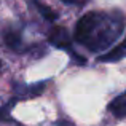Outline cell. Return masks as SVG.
I'll list each match as a JSON object with an SVG mask.
<instances>
[{
    "instance_id": "obj_1",
    "label": "cell",
    "mask_w": 126,
    "mask_h": 126,
    "mask_svg": "<svg viewBox=\"0 0 126 126\" xmlns=\"http://www.w3.org/2000/svg\"><path fill=\"white\" fill-rule=\"evenodd\" d=\"M125 29V16L121 13L89 11L78 19L74 37L89 51H104L121 35Z\"/></svg>"
},
{
    "instance_id": "obj_2",
    "label": "cell",
    "mask_w": 126,
    "mask_h": 126,
    "mask_svg": "<svg viewBox=\"0 0 126 126\" xmlns=\"http://www.w3.org/2000/svg\"><path fill=\"white\" fill-rule=\"evenodd\" d=\"M49 43L56 48L72 53V37L64 27H54L49 34Z\"/></svg>"
},
{
    "instance_id": "obj_3",
    "label": "cell",
    "mask_w": 126,
    "mask_h": 126,
    "mask_svg": "<svg viewBox=\"0 0 126 126\" xmlns=\"http://www.w3.org/2000/svg\"><path fill=\"white\" fill-rule=\"evenodd\" d=\"M125 56H126V38L120 45L115 46L113 49H110V51H107L105 54L99 56L97 61H101V62H115V61H118V59L125 58Z\"/></svg>"
},
{
    "instance_id": "obj_4",
    "label": "cell",
    "mask_w": 126,
    "mask_h": 126,
    "mask_svg": "<svg viewBox=\"0 0 126 126\" xmlns=\"http://www.w3.org/2000/svg\"><path fill=\"white\" fill-rule=\"evenodd\" d=\"M3 42L11 49H18L21 46V34L13 27H6L3 31Z\"/></svg>"
},
{
    "instance_id": "obj_5",
    "label": "cell",
    "mask_w": 126,
    "mask_h": 126,
    "mask_svg": "<svg viewBox=\"0 0 126 126\" xmlns=\"http://www.w3.org/2000/svg\"><path fill=\"white\" fill-rule=\"evenodd\" d=\"M109 110L117 118H125L126 117V94H121L118 97H115L109 104Z\"/></svg>"
},
{
    "instance_id": "obj_6",
    "label": "cell",
    "mask_w": 126,
    "mask_h": 126,
    "mask_svg": "<svg viewBox=\"0 0 126 126\" xmlns=\"http://www.w3.org/2000/svg\"><path fill=\"white\" fill-rule=\"evenodd\" d=\"M32 2H34V5L37 6V10L40 11V15L46 19V21L54 22L56 19H58V13H56L54 10H51L49 6H46V5H43V3H40L38 0H32Z\"/></svg>"
},
{
    "instance_id": "obj_7",
    "label": "cell",
    "mask_w": 126,
    "mask_h": 126,
    "mask_svg": "<svg viewBox=\"0 0 126 126\" xmlns=\"http://www.w3.org/2000/svg\"><path fill=\"white\" fill-rule=\"evenodd\" d=\"M56 126H74V125L69 121H56Z\"/></svg>"
},
{
    "instance_id": "obj_8",
    "label": "cell",
    "mask_w": 126,
    "mask_h": 126,
    "mask_svg": "<svg viewBox=\"0 0 126 126\" xmlns=\"http://www.w3.org/2000/svg\"><path fill=\"white\" fill-rule=\"evenodd\" d=\"M62 2H65V3H74L75 0H62Z\"/></svg>"
},
{
    "instance_id": "obj_9",
    "label": "cell",
    "mask_w": 126,
    "mask_h": 126,
    "mask_svg": "<svg viewBox=\"0 0 126 126\" xmlns=\"http://www.w3.org/2000/svg\"><path fill=\"white\" fill-rule=\"evenodd\" d=\"M0 70H2V62H0Z\"/></svg>"
}]
</instances>
